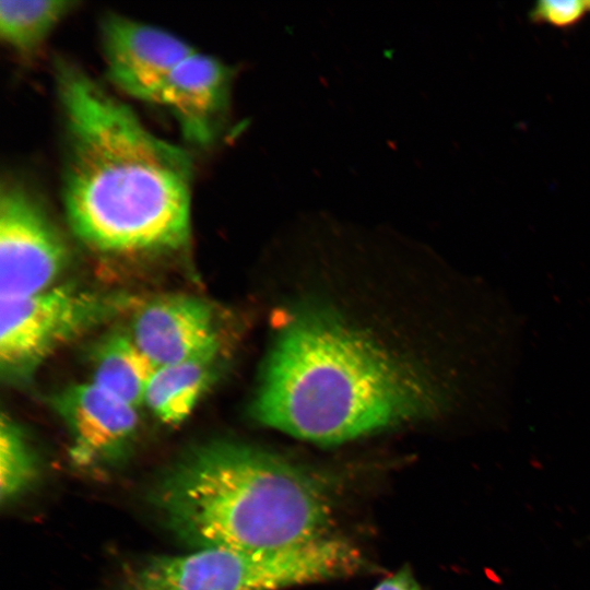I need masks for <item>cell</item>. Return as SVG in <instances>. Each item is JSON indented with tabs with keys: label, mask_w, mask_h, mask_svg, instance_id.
Here are the masks:
<instances>
[{
	"label": "cell",
	"mask_w": 590,
	"mask_h": 590,
	"mask_svg": "<svg viewBox=\"0 0 590 590\" xmlns=\"http://www.w3.org/2000/svg\"><path fill=\"white\" fill-rule=\"evenodd\" d=\"M70 228L110 255L180 251L191 239L192 158L150 131L87 72L56 61Z\"/></svg>",
	"instance_id": "obj_1"
},
{
	"label": "cell",
	"mask_w": 590,
	"mask_h": 590,
	"mask_svg": "<svg viewBox=\"0 0 590 590\" xmlns=\"http://www.w3.org/2000/svg\"><path fill=\"white\" fill-rule=\"evenodd\" d=\"M440 402L416 367L333 311L307 307L279 331L251 412L266 426L334 445L426 416Z\"/></svg>",
	"instance_id": "obj_2"
},
{
	"label": "cell",
	"mask_w": 590,
	"mask_h": 590,
	"mask_svg": "<svg viewBox=\"0 0 590 590\" xmlns=\"http://www.w3.org/2000/svg\"><path fill=\"white\" fill-rule=\"evenodd\" d=\"M152 500L168 529L196 550H281L328 536L331 502L310 474L264 450L212 441L185 455Z\"/></svg>",
	"instance_id": "obj_3"
},
{
	"label": "cell",
	"mask_w": 590,
	"mask_h": 590,
	"mask_svg": "<svg viewBox=\"0 0 590 590\" xmlns=\"http://www.w3.org/2000/svg\"><path fill=\"white\" fill-rule=\"evenodd\" d=\"M363 565L357 548L329 535L270 551L208 547L145 559L127 573L122 590H279L350 576Z\"/></svg>",
	"instance_id": "obj_4"
},
{
	"label": "cell",
	"mask_w": 590,
	"mask_h": 590,
	"mask_svg": "<svg viewBox=\"0 0 590 590\" xmlns=\"http://www.w3.org/2000/svg\"><path fill=\"white\" fill-rule=\"evenodd\" d=\"M142 302L132 293L60 283L38 293L0 299V374L8 385L30 381L58 350Z\"/></svg>",
	"instance_id": "obj_5"
},
{
	"label": "cell",
	"mask_w": 590,
	"mask_h": 590,
	"mask_svg": "<svg viewBox=\"0 0 590 590\" xmlns=\"http://www.w3.org/2000/svg\"><path fill=\"white\" fill-rule=\"evenodd\" d=\"M68 246L43 202L24 184L0 189V299L28 296L57 284Z\"/></svg>",
	"instance_id": "obj_6"
},
{
	"label": "cell",
	"mask_w": 590,
	"mask_h": 590,
	"mask_svg": "<svg viewBox=\"0 0 590 590\" xmlns=\"http://www.w3.org/2000/svg\"><path fill=\"white\" fill-rule=\"evenodd\" d=\"M102 45L110 81L129 96L153 104L176 67L196 50L164 28L118 14L104 19Z\"/></svg>",
	"instance_id": "obj_7"
},
{
	"label": "cell",
	"mask_w": 590,
	"mask_h": 590,
	"mask_svg": "<svg viewBox=\"0 0 590 590\" xmlns=\"http://www.w3.org/2000/svg\"><path fill=\"white\" fill-rule=\"evenodd\" d=\"M49 402L68 428L80 463L115 462L135 438L138 409L92 381L67 386Z\"/></svg>",
	"instance_id": "obj_8"
},
{
	"label": "cell",
	"mask_w": 590,
	"mask_h": 590,
	"mask_svg": "<svg viewBox=\"0 0 590 590\" xmlns=\"http://www.w3.org/2000/svg\"><path fill=\"white\" fill-rule=\"evenodd\" d=\"M131 314L129 333L156 368L221 341L215 310L199 296L170 293L142 299Z\"/></svg>",
	"instance_id": "obj_9"
},
{
	"label": "cell",
	"mask_w": 590,
	"mask_h": 590,
	"mask_svg": "<svg viewBox=\"0 0 590 590\" xmlns=\"http://www.w3.org/2000/svg\"><path fill=\"white\" fill-rule=\"evenodd\" d=\"M232 82L227 64L194 50L173 71L157 104L174 116L186 140L210 145L227 127Z\"/></svg>",
	"instance_id": "obj_10"
},
{
	"label": "cell",
	"mask_w": 590,
	"mask_h": 590,
	"mask_svg": "<svg viewBox=\"0 0 590 590\" xmlns=\"http://www.w3.org/2000/svg\"><path fill=\"white\" fill-rule=\"evenodd\" d=\"M220 356L221 341L184 361L157 367L143 405L164 424L182 423L211 385Z\"/></svg>",
	"instance_id": "obj_11"
},
{
	"label": "cell",
	"mask_w": 590,
	"mask_h": 590,
	"mask_svg": "<svg viewBox=\"0 0 590 590\" xmlns=\"http://www.w3.org/2000/svg\"><path fill=\"white\" fill-rule=\"evenodd\" d=\"M91 381L139 409L156 369L129 331L105 335L93 350Z\"/></svg>",
	"instance_id": "obj_12"
},
{
	"label": "cell",
	"mask_w": 590,
	"mask_h": 590,
	"mask_svg": "<svg viewBox=\"0 0 590 590\" xmlns=\"http://www.w3.org/2000/svg\"><path fill=\"white\" fill-rule=\"evenodd\" d=\"M76 4L69 0H2L0 36L19 55L32 56Z\"/></svg>",
	"instance_id": "obj_13"
},
{
	"label": "cell",
	"mask_w": 590,
	"mask_h": 590,
	"mask_svg": "<svg viewBox=\"0 0 590 590\" xmlns=\"http://www.w3.org/2000/svg\"><path fill=\"white\" fill-rule=\"evenodd\" d=\"M35 457L20 425L2 413L0 420V498L4 503L34 480Z\"/></svg>",
	"instance_id": "obj_14"
},
{
	"label": "cell",
	"mask_w": 590,
	"mask_h": 590,
	"mask_svg": "<svg viewBox=\"0 0 590 590\" xmlns=\"http://www.w3.org/2000/svg\"><path fill=\"white\" fill-rule=\"evenodd\" d=\"M589 10L588 2L579 0H543L531 11V19L536 23L566 28L576 25Z\"/></svg>",
	"instance_id": "obj_15"
},
{
	"label": "cell",
	"mask_w": 590,
	"mask_h": 590,
	"mask_svg": "<svg viewBox=\"0 0 590 590\" xmlns=\"http://www.w3.org/2000/svg\"><path fill=\"white\" fill-rule=\"evenodd\" d=\"M374 590H421L409 569H401L384 579Z\"/></svg>",
	"instance_id": "obj_16"
},
{
	"label": "cell",
	"mask_w": 590,
	"mask_h": 590,
	"mask_svg": "<svg viewBox=\"0 0 590 590\" xmlns=\"http://www.w3.org/2000/svg\"><path fill=\"white\" fill-rule=\"evenodd\" d=\"M588 7H589V10H590V2H588Z\"/></svg>",
	"instance_id": "obj_17"
}]
</instances>
